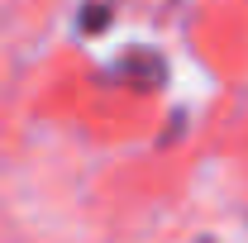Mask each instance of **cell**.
Returning <instances> with one entry per match:
<instances>
[{
  "mask_svg": "<svg viewBox=\"0 0 248 243\" xmlns=\"http://www.w3.org/2000/svg\"><path fill=\"white\" fill-rule=\"evenodd\" d=\"M115 67H120L124 81H134V86H157V81L167 76V62L157 58V53H148V48H139V53H124Z\"/></svg>",
  "mask_w": 248,
  "mask_h": 243,
  "instance_id": "6da1fadb",
  "label": "cell"
},
{
  "mask_svg": "<svg viewBox=\"0 0 248 243\" xmlns=\"http://www.w3.org/2000/svg\"><path fill=\"white\" fill-rule=\"evenodd\" d=\"M105 19H110V10H105V5H95V10H81V24H91V33L100 29Z\"/></svg>",
  "mask_w": 248,
  "mask_h": 243,
  "instance_id": "7a4b0ae2",
  "label": "cell"
}]
</instances>
